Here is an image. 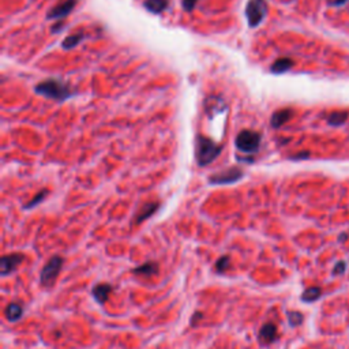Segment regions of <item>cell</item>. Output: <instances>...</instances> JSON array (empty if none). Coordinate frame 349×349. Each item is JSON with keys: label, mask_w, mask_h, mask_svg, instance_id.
Segmentation results:
<instances>
[{"label": "cell", "mask_w": 349, "mask_h": 349, "mask_svg": "<svg viewBox=\"0 0 349 349\" xmlns=\"http://www.w3.org/2000/svg\"><path fill=\"white\" fill-rule=\"evenodd\" d=\"M348 0H329V3L331 4V6H342V4H345Z\"/></svg>", "instance_id": "obj_26"}, {"label": "cell", "mask_w": 349, "mask_h": 349, "mask_svg": "<svg viewBox=\"0 0 349 349\" xmlns=\"http://www.w3.org/2000/svg\"><path fill=\"white\" fill-rule=\"evenodd\" d=\"M47 195H48V190H41V191L38 192V194H36L35 197L30 199V201H29L28 203L23 206V207H25V209H32V207H36V206L40 205L42 201L47 198Z\"/></svg>", "instance_id": "obj_20"}, {"label": "cell", "mask_w": 349, "mask_h": 349, "mask_svg": "<svg viewBox=\"0 0 349 349\" xmlns=\"http://www.w3.org/2000/svg\"><path fill=\"white\" fill-rule=\"evenodd\" d=\"M345 269H347V262L345 260H340V262L335 263L334 269H333V274H342L345 272Z\"/></svg>", "instance_id": "obj_24"}, {"label": "cell", "mask_w": 349, "mask_h": 349, "mask_svg": "<svg viewBox=\"0 0 349 349\" xmlns=\"http://www.w3.org/2000/svg\"><path fill=\"white\" fill-rule=\"evenodd\" d=\"M158 207H160V203L158 202H149V203H145L142 206V209L139 210V213L137 214L135 217V224H141L144 222L145 220H147L149 217H151L154 213L157 212Z\"/></svg>", "instance_id": "obj_13"}, {"label": "cell", "mask_w": 349, "mask_h": 349, "mask_svg": "<svg viewBox=\"0 0 349 349\" xmlns=\"http://www.w3.org/2000/svg\"><path fill=\"white\" fill-rule=\"evenodd\" d=\"M244 176V172L240 168H229L222 172H217L209 178V183L213 185H221V184H229V183H236L238 180Z\"/></svg>", "instance_id": "obj_6"}, {"label": "cell", "mask_w": 349, "mask_h": 349, "mask_svg": "<svg viewBox=\"0 0 349 349\" xmlns=\"http://www.w3.org/2000/svg\"><path fill=\"white\" fill-rule=\"evenodd\" d=\"M112 292H113V288H112L110 284H107V282H98V284H96L94 287L92 288V296L100 304H105L107 300L110 299Z\"/></svg>", "instance_id": "obj_10"}, {"label": "cell", "mask_w": 349, "mask_h": 349, "mask_svg": "<svg viewBox=\"0 0 349 349\" xmlns=\"http://www.w3.org/2000/svg\"><path fill=\"white\" fill-rule=\"evenodd\" d=\"M267 13L266 0H248L246 7V17L250 28H257L265 19Z\"/></svg>", "instance_id": "obj_5"}, {"label": "cell", "mask_w": 349, "mask_h": 349, "mask_svg": "<svg viewBox=\"0 0 349 349\" xmlns=\"http://www.w3.org/2000/svg\"><path fill=\"white\" fill-rule=\"evenodd\" d=\"M229 265H231L229 257H228V255H222V257L219 258L217 262H216V270H217L219 273H224V272H226V270L229 269Z\"/></svg>", "instance_id": "obj_22"}, {"label": "cell", "mask_w": 349, "mask_h": 349, "mask_svg": "<svg viewBox=\"0 0 349 349\" xmlns=\"http://www.w3.org/2000/svg\"><path fill=\"white\" fill-rule=\"evenodd\" d=\"M23 315V307L18 303H10L4 310V316L8 322H18Z\"/></svg>", "instance_id": "obj_14"}, {"label": "cell", "mask_w": 349, "mask_h": 349, "mask_svg": "<svg viewBox=\"0 0 349 349\" xmlns=\"http://www.w3.org/2000/svg\"><path fill=\"white\" fill-rule=\"evenodd\" d=\"M310 154L308 153H299V154H294V156H292V160H301L300 157H308Z\"/></svg>", "instance_id": "obj_27"}, {"label": "cell", "mask_w": 349, "mask_h": 349, "mask_svg": "<svg viewBox=\"0 0 349 349\" xmlns=\"http://www.w3.org/2000/svg\"><path fill=\"white\" fill-rule=\"evenodd\" d=\"M236 147L243 153L253 154L259 150L260 145V134L254 130H243L240 131L235 141Z\"/></svg>", "instance_id": "obj_4"}, {"label": "cell", "mask_w": 349, "mask_h": 349, "mask_svg": "<svg viewBox=\"0 0 349 349\" xmlns=\"http://www.w3.org/2000/svg\"><path fill=\"white\" fill-rule=\"evenodd\" d=\"M63 258L60 255H54L51 259L44 265L40 273V282L42 287L52 288L55 285L56 280L59 277V273L63 267Z\"/></svg>", "instance_id": "obj_3"}, {"label": "cell", "mask_w": 349, "mask_h": 349, "mask_svg": "<svg viewBox=\"0 0 349 349\" xmlns=\"http://www.w3.org/2000/svg\"><path fill=\"white\" fill-rule=\"evenodd\" d=\"M197 1L198 0H182V6L184 8L187 13H191L192 10L197 6Z\"/></svg>", "instance_id": "obj_23"}, {"label": "cell", "mask_w": 349, "mask_h": 349, "mask_svg": "<svg viewBox=\"0 0 349 349\" xmlns=\"http://www.w3.org/2000/svg\"><path fill=\"white\" fill-rule=\"evenodd\" d=\"M287 316H288V322H289V325L292 326V328H296V326H299L303 323V314L299 312V311H289L287 312Z\"/></svg>", "instance_id": "obj_21"}, {"label": "cell", "mask_w": 349, "mask_h": 349, "mask_svg": "<svg viewBox=\"0 0 349 349\" xmlns=\"http://www.w3.org/2000/svg\"><path fill=\"white\" fill-rule=\"evenodd\" d=\"M168 4H169L168 0H145L144 1L145 8L153 14H161L168 8Z\"/></svg>", "instance_id": "obj_16"}, {"label": "cell", "mask_w": 349, "mask_h": 349, "mask_svg": "<svg viewBox=\"0 0 349 349\" xmlns=\"http://www.w3.org/2000/svg\"><path fill=\"white\" fill-rule=\"evenodd\" d=\"M347 238H348V235H347V233H342V235H340V241H345Z\"/></svg>", "instance_id": "obj_29"}, {"label": "cell", "mask_w": 349, "mask_h": 349, "mask_svg": "<svg viewBox=\"0 0 349 349\" xmlns=\"http://www.w3.org/2000/svg\"><path fill=\"white\" fill-rule=\"evenodd\" d=\"M158 272H160V265L156 260H147L144 265H139L131 270V273L134 276H139V277H153Z\"/></svg>", "instance_id": "obj_11"}, {"label": "cell", "mask_w": 349, "mask_h": 349, "mask_svg": "<svg viewBox=\"0 0 349 349\" xmlns=\"http://www.w3.org/2000/svg\"><path fill=\"white\" fill-rule=\"evenodd\" d=\"M62 26H63V22H59V23L56 25V29H54V32H59V30L62 29Z\"/></svg>", "instance_id": "obj_28"}, {"label": "cell", "mask_w": 349, "mask_h": 349, "mask_svg": "<svg viewBox=\"0 0 349 349\" xmlns=\"http://www.w3.org/2000/svg\"><path fill=\"white\" fill-rule=\"evenodd\" d=\"M348 119V112H333L328 117V123L331 126H341Z\"/></svg>", "instance_id": "obj_19"}, {"label": "cell", "mask_w": 349, "mask_h": 349, "mask_svg": "<svg viewBox=\"0 0 349 349\" xmlns=\"http://www.w3.org/2000/svg\"><path fill=\"white\" fill-rule=\"evenodd\" d=\"M25 259V257L21 253L7 254L0 259V273L1 276H8V274L14 273L15 270L19 267L22 262Z\"/></svg>", "instance_id": "obj_7"}, {"label": "cell", "mask_w": 349, "mask_h": 349, "mask_svg": "<svg viewBox=\"0 0 349 349\" xmlns=\"http://www.w3.org/2000/svg\"><path fill=\"white\" fill-rule=\"evenodd\" d=\"M35 90L37 94L55 100L57 103H63L75 94L74 90L71 89L67 83L55 79V78H49V79H45L38 85H36Z\"/></svg>", "instance_id": "obj_1"}, {"label": "cell", "mask_w": 349, "mask_h": 349, "mask_svg": "<svg viewBox=\"0 0 349 349\" xmlns=\"http://www.w3.org/2000/svg\"><path fill=\"white\" fill-rule=\"evenodd\" d=\"M76 6V0H63L62 3H59L57 6L51 8L47 14L48 19H63L74 10Z\"/></svg>", "instance_id": "obj_8"}, {"label": "cell", "mask_w": 349, "mask_h": 349, "mask_svg": "<svg viewBox=\"0 0 349 349\" xmlns=\"http://www.w3.org/2000/svg\"><path fill=\"white\" fill-rule=\"evenodd\" d=\"M277 337H278V329L273 322H267L265 325H262V328L258 331V340L260 345H270L277 340Z\"/></svg>", "instance_id": "obj_9"}, {"label": "cell", "mask_w": 349, "mask_h": 349, "mask_svg": "<svg viewBox=\"0 0 349 349\" xmlns=\"http://www.w3.org/2000/svg\"><path fill=\"white\" fill-rule=\"evenodd\" d=\"M294 67V60L289 59V57H281V59H277L276 62L272 64L270 67V71L273 74H284L287 73L288 70H291Z\"/></svg>", "instance_id": "obj_15"}, {"label": "cell", "mask_w": 349, "mask_h": 349, "mask_svg": "<svg viewBox=\"0 0 349 349\" xmlns=\"http://www.w3.org/2000/svg\"><path fill=\"white\" fill-rule=\"evenodd\" d=\"M83 37H85V35H83L82 32H79V33H74V35L69 36V37H67V38H66V40L62 42V47L64 49H73L74 47H76L79 42L82 41Z\"/></svg>", "instance_id": "obj_18"}, {"label": "cell", "mask_w": 349, "mask_h": 349, "mask_svg": "<svg viewBox=\"0 0 349 349\" xmlns=\"http://www.w3.org/2000/svg\"><path fill=\"white\" fill-rule=\"evenodd\" d=\"M322 296V289L319 287H310L301 294V300L304 303H314Z\"/></svg>", "instance_id": "obj_17"}, {"label": "cell", "mask_w": 349, "mask_h": 349, "mask_svg": "<svg viewBox=\"0 0 349 349\" xmlns=\"http://www.w3.org/2000/svg\"><path fill=\"white\" fill-rule=\"evenodd\" d=\"M222 147L217 145L213 139L205 137V135H198L197 142H195V160L199 166H206L212 164L216 158L221 154Z\"/></svg>", "instance_id": "obj_2"}, {"label": "cell", "mask_w": 349, "mask_h": 349, "mask_svg": "<svg viewBox=\"0 0 349 349\" xmlns=\"http://www.w3.org/2000/svg\"><path fill=\"white\" fill-rule=\"evenodd\" d=\"M292 115H294V110H291V108H284V110H277V112H274L273 116L270 119L272 127H274V129H280L281 126H284L287 122H289V119L292 117Z\"/></svg>", "instance_id": "obj_12"}, {"label": "cell", "mask_w": 349, "mask_h": 349, "mask_svg": "<svg viewBox=\"0 0 349 349\" xmlns=\"http://www.w3.org/2000/svg\"><path fill=\"white\" fill-rule=\"evenodd\" d=\"M203 318V314L201 312V311H197V312H194V315L191 316V321H190V325L191 326H195V323L198 325V322L201 321Z\"/></svg>", "instance_id": "obj_25"}]
</instances>
